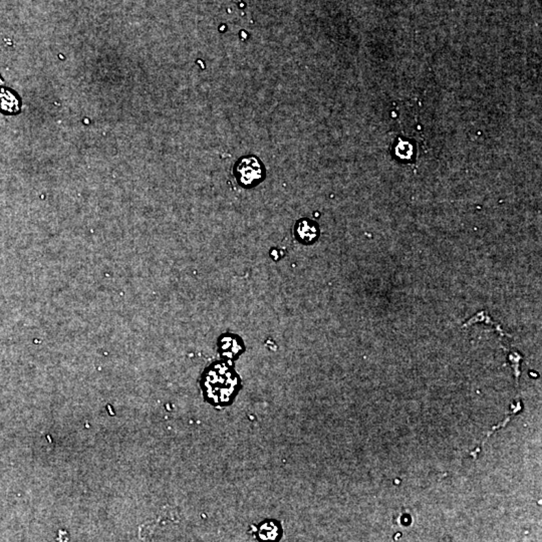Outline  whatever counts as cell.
Returning a JSON list of instances; mask_svg holds the SVG:
<instances>
[{"label":"cell","mask_w":542,"mask_h":542,"mask_svg":"<svg viewBox=\"0 0 542 542\" xmlns=\"http://www.w3.org/2000/svg\"><path fill=\"white\" fill-rule=\"evenodd\" d=\"M235 175L244 187H254L264 177V168L257 158L245 157L236 164Z\"/></svg>","instance_id":"7a4b0ae2"},{"label":"cell","mask_w":542,"mask_h":542,"mask_svg":"<svg viewBox=\"0 0 542 542\" xmlns=\"http://www.w3.org/2000/svg\"><path fill=\"white\" fill-rule=\"evenodd\" d=\"M21 111V103L16 95L8 88H0V112L14 114Z\"/></svg>","instance_id":"3957f363"},{"label":"cell","mask_w":542,"mask_h":542,"mask_svg":"<svg viewBox=\"0 0 542 542\" xmlns=\"http://www.w3.org/2000/svg\"><path fill=\"white\" fill-rule=\"evenodd\" d=\"M201 385L207 399H214L215 403H225L232 399L233 393L236 391L237 379L225 366H216L206 371Z\"/></svg>","instance_id":"6da1fadb"},{"label":"cell","mask_w":542,"mask_h":542,"mask_svg":"<svg viewBox=\"0 0 542 542\" xmlns=\"http://www.w3.org/2000/svg\"><path fill=\"white\" fill-rule=\"evenodd\" d=\"M221 349L224 356L228 358L238 355L241 347H238L237 341L231 338H223L221 341Z\"/></svg>","instance_id":"8992f818"},{"label":"cell","mask_w":542,"mask_h":542,"mask_svg":"<svg viewBox=\"0 0 542 542\" xmlns=\"http://www.w3.org/2000/svg\"><path fill=\"white\" fill-rule=\"evenodd\" d=\"M295 235L302 243H312L319 236V230L314 222L301 220L295 227Z\"/></svg>","instance_id":"277c9868"},{"label":"cell","mask_w":542,"mask_h":542,"mask_svg":"<svg viewBox=\"0 0 542 542\" xmlns=\"http://www.w3.org/2000/svg\"><path fill=\"white\" fill-rule=\"evenodd\" d=\"M280 526L274 522L267 521L263 523L259 529V537H261L262 541H275L280 537Z\"/></svg>","instance_id":"5b68a950"},{"label":"cell","mask_w":542,"mask_h":542,"mask_svg":"<svg viewBox=\"0 0 542 542\" xmlns=\"http://www.w3.org/2000/svg\"><path fill=\"white\" fill-rule=\"evenodd\" d=\"M1 83H2V81H1V79H0V84H1Z\"/></svg>","instance_id":"52a82bcc"}]
</instances>
